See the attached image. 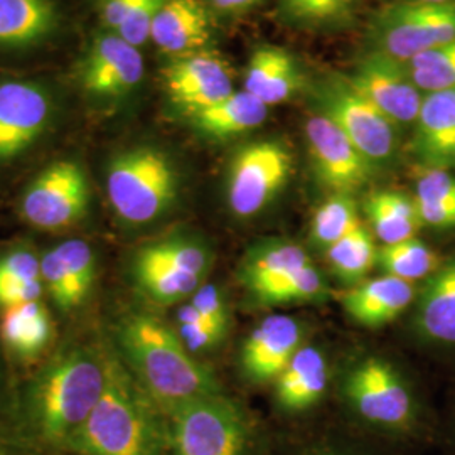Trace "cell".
Returning a JSON list of instances; mask_svg holds the SVG:
<instances>
[{
    "mask_svg": "<svg viewBox=\"0 0 455 455\" xmlns=\"http://www.w3.org/2000/svg\"><path fill=\"white\" fill-rule=\"evenodd\" d=\"M452 41H455V2L405 0L385 9L376 22L378 51L402 63Z\"/></svg>",
    "mask_w": 455,
    "mask_h": 455,
    "instance_id": "14",
    "label": "cell"
},
{
    "mask_svg": "<svg viewBox=\"0 0 455 455\" xmlns=\"http://www.w3.org/2000/svg\"><path fill=\"white\" fill-rule=\"evenodd\" d=\"M344 395L363 422L395 434L411 432L420 420L415 393L388 361L368 358L344 381Z\"/></svg>",
    "mask_w": 455,
    "mask_h": 455,
    "instance_id": "10",
    "label": "cell"
},
{
    "mask_svg": "<svg viewBox=\"0 0 455 455\" xmlns=\"http://www.w3.org/2000/svg\"><path fill=\"white\" fill-rule=\"evenodd\" d=\"M361 225L358 206L351 195H332L312 218L310 235L314 243L329 248Z\"/></svg>",
    "mask_w": 455,
    "mask_h": 455,
    "instance_id": "33",
    "label": "cell"
},
{
    "mask_svg": "<svg viewBox=\"0 0 455 455\" xmlns=\"http://www.w3.org/2000/svg\"><path fill=\"white\" fill-rule=\"evenodd\" d=\"M98 276L95 248L83 238H66L41 253L44 295L61 314L80 309Z\"/></svg>",
    "mask_w": 455,
    "mask_h": 455,
    "instance_id": "18",
    "label": "cell"
},
{
    "mask_svg": "<svg viewBox=\"0 0 455 455\" xmlns=\"http://www.w3.org/2000/svg\"><path fill=\"white\" fill-rule=\"evenodd\" d=\"M314 97L319 114L327 116L374 167L390 163L398 148L396 125L346 76H327L317 84Z\"/></svg>",
    "mask_w": 455,
    "mask_h": 455,
    "instance_id": "12",
    "label": "cell"
},
{
    "mask_svg": "<svg viewBox=\"0 0 455 455\" xmlns=\"http://www.w3.org/2000/svg\"><path fill=\"white\" fill-rule=\"evenodd\" d=\"M167 417L137 383L112 347L107 388L66 455H167Z\"/></svg>",
    "mask_w": 455,
    "mask_h": 455,
    "instance_id": "4",
    "label": "cell"
},
{
    "mask_svg": "<svg viewBox=\"0 0 455 455\" xmlns=\"http://www.w3.org/2000/svg\"><path fill=\"white\" fill-rule=\"evenodd\" d=\"M14 396H16V387L11 381L9 358L0 342V422L9 423V417L14 405Z\"/></svg>",
    "mask_w": 455,
    "mask_h": 455,
    "instance_id": "40",
    "label": "cell"
},
{
    "mask_svg": "<svg viewBox=\"0 0 455 455\" xmlns=\"http://www.w3.org/2000/svg\"><path fill=\"white\" fill-rule=\"evenodd\" d=\"M366 214L374 235L383 244L400 243L415 238L422 228L413 197L396 191H378L366 201Z\"/></svg>",
    "mask_w": 455,
    "mask_h": 455,
    "instance_id": "30",
    "label": "cell"
},
{
    "mask_svg": "<svg viewBox=\"0 0 455 455\" xmlns=\"http://www.w3.org/2000/svg\"><path fill=\"white\" fill-rule=\"evenodd\" d=\"M310 455H359L355 452H347V451H339V449H323V451H315Z\"/></svg>",
    "mask_w": 455,
    "mask_h": 455,
    "instance_id": "43",
    "label": "cell"
},
{
    "mask_svg": "<svg viewBox=\"0 0 455 455\" xmlns=\"http://www.w3.org/2000/svg\"><path fill=\"white\" fill-rule=\"evenodd\" d=\"M78 98L52 73L0 69V174L29 163L61 133Z\"/></svg>",
    "mask_w": 455,
    "mask_h": 455,
    "instance_id": "3",
    "label": "cell"
},
{
    "mask_svg": "<svg viewBox=\"0 0 455 455\" xmlns=\"http://www.w3.org/2000/svg\"><path fill=\"white\" fill-rule=\"evenodd\" d=\"M146 61L140 49L122 36L100 28L84 43L69 83L92 114H114L142 86Z\"/></svg>",
    "mask_w": 455,
    "mask_h": 455,
    "instance_id": "6",
    "label": "cell"
},
{
    "mask_svg": "<svg viewBox=\"0 0 455 455\" xmlns=\"http://www.w3.org/2000/svg\"><path fill=\"white\" fill-rule=\"evenodd\" d=\"M346 78L396 127L415 124L423 93L411 80L405 63L376 49Z\"/></svg>",
    "mask_w": 455,
    "mask_h": 455,
    "instance_id": "17",
    "label": "cell"
},
{
    "mask_svg": "<svg viewBox=\"0 0 455 455\" xmlns=\"http://www.w3.org/2000/svg\"><path fill=\"white\" fill-rule=\"evenodd\" d=\"M178 334L191 355L208 351L225 338V332L206 321L189 302L178 314Z\"/></svg>",
    "mask_w": 455,
    "mask_h": 455,
    "instance_id": "36",
    "label": "cell"
},
{
    "mask_svg": "<svg viewBox=\"0 0 455 455\" xmlns=\"http://www.w3.org/2000/svg\"><path fill=\"white\" fill-rule=\"evenodd\" d=\"M289 16L304 22L339 20L349 11V0H283Z\"/></svg>",
    "mask_w": 455,
    "mask_h": 455,
    "instance_id": "37",
    "label": "cell"
},
{
    "mask_svg": "<svg viewBox=\"0 0 455 455\" xmlns=\"http://www.w3.org/2000/svg\"><path fill=\"white\" fill-rule=\"evenodd\" d=\"M161 82L172 108L186 118L235 92L227 60L210 49L169 58L161 69Z\"/></svg>",
    "mask_w": 455,
    "mask_h": 455,
    "instance_id": "15",
    "label": "cell"
},
{
    "mask_svg": "<svg viewBox=\"0 0 455 455\" xmlns=\"http://www.w3.org/2000/svg\"><path fill=\"white\" fill-rule=\"evenodd\" d=\"M325 253L332 272L346 283H359L371 272L378 259L373 235L363 223L329 246Z\"/></svg>",
    "mask_w": 455,
    "mask_h": 455,
    "instance_id": "32",
    "label": "cell"
},
{
    "mask_svg": "<svg viewBox=\"0 0 455 455\" xmlns=\"http://www.w3.org/2000/svg\"><path fill=\"white\" fill-rule=\"evenodd\" d=\"M54 334L52 315L43 299L0 312V342L9 359L33 363L43 358Z\"/></svg>",
    "mask_w": 455,
    "mask_h": 455,
    "instance_id": "24",
    "label": "cell"
},
{
    "mask_svg": "<svg viewBox=\"0 0 455 455\" xmlns=\"http://www.w3.org/2000/svg\"><path fill=\"white\" fill-rule=\"evenodd\" d=\"M92 206V180L76 157H60L37 171L19 196L20 218L43 231L76 227Z\"/></svg>",
    "mask_w": 455,
    "mask_h": 455,
    "instance_id": "9",
    "label": "cell"
},
{
    "mask_svg": "<svg viewBox=\"0 0 455 455\" xmlns=\"http://www.w3.org/2000/svg\"><path fill=\"white\" fill-rule=\"evenodd\" d=\"M306 139L315 178L332 195L353 196L373 178V164L324 115L307 118Z\"/></svg>",
    "mask_w": 455,
    "mask_h": 455,
    "instance_id": "16",
    "label": "cell"
},
{
    "mask_svg": "<svg viewBox=\"0 0 455 455\" xmlns=\"http://www.w3.org/2000/svg\"><path fill=\"white\" fill-rule=\"evenodd\" d=\"M110 342L71 339L20 387L9 425L36 455H66L97 407L110 374Z\"/></svg>",
    "mask_w": 455,
    "mask_h": 455,
    "instance_id": "1",
    "label": "cell"
},
{
    "mask_svg": "<svg viewBox=\"0 0 455 455\" xmlns=\"http://www.w3.org/2000/svg\"><path fill=\"white\" fill-rule=\"evenodd\" d=\"M41 253L26 242L0 251V312L44 299Z\"/></svg>",
    "mask_w": 455,
    "mask_h": 455,
    "instance_id": "28",
    "label": "cell"
},
{
    "mask_svg": "<svg viewBox=\"0 0 455 455\" xmlns=\"http://www.w3.org/2000/svg\"><path fill=\"white\" fill-rule=\"evenodd\" d=\"M302 75L292 54L276 46L255 49L244 75V90L267 107L283 103L300 90Z\"/></svg>",
    "mask_w": 455,
    "mask_h": 455,
    "instance_id": "26",
    "label": "cell"
},
{
    "mask_svg": "<svg viewBox=\"0 0 455 455\" xmlns=\"http://www.w3.org/2000/svg\"><path fill=\"white\" fill-rule=\"evenodd\" d=\"M212 39V9L204 0H165L150 29V43L169 58L204 51Z\"/></svg>",
    "mask_w": 455,
    "mask_h": 455,
    "instance_id": "21",
    "label": "cell"
},
{
    "mask_svg": "<svg viewBox=\"0 0 455 455\" xmlns=\"http://www.w3.org/2000/svg\"><path fill=\"white\" fill-rule=\"evenodd\" d=\"M422 227L434 229L455 228V199L443 203H415Z\"/></svg>",
    "mask_w": 455,
    "mask_h": 455,
    "instance_id": "39",
    "label": "cell"
},
{
    "mask_svg": "<svg viewBox=\"0 0 455 455\" xmlns=\"http://www.w3.org/2000/svg\"><path fill=\"white\" fill-rule=\"evenodd\" d=\"M405 66L423 95L455 90V41L417 54Z\"/></svg>",
    "mask_w": 455,
    "mask_h": 455,
    "instance_id": "34",
    "label": "cell"
},
{
    "mask_svg": "<svg viewBox=\"0 0 455 455\" xmlns=\"http://www.w3.org/2000/svg\"><path fill=\"white\" fill-rule=\"evenodd\" d=\"M110 344L165 417L197 398L223 393L216 376L188 351L180 334L157 315L129 312Z\"/></svg>",
    "mask_w": 455,
    "mask_h": 455,
    "instance_id": "2",
    "label": "cell"
},
{
    "mask_svg": "<svg viewBox=\"0 0 455 455\" xmlns=\"http://www.w3.org/2000/svg\"><path fill=\"white\" fill-rule=\"evenodd\" d=\"M212 12L220 14H240L251 7H255L261 0H204Z\"/></svg>",
    "mask_w": 455,
    "mask_h": 455,
    "instance_id": "42",
    "label": "cell"
},
{
    "mask_svg": "<svg viewBox=\"0 0 455 455\" xmlns=\"http://www.w3.org/2000/svg\"><path fill=\"white\" fill-rule=\"evenodd\" d=\"M103 193L125 227H148L174 210L182 189L176 159L157 144L139 142L114 150L101 171Z\"/></svg>",
    "mask_w": 455,
    "mask_h": 455,
    "instance_id": "5",
    "label": "cell"
},
{
    "mask_svg": "<svg viewBox=\"0 0 455 455\" xmlns=\"http://www.w3.org/2000/svg\"><path fill=\"white\" fill-rule=\"evenodd\" d=\"M411 329L428 346L455 349V251L417 291Z\"/></svg>",
    "mask_w": 455,
    "mask_h": 455,
    "instance_id": "20",
    "label": "cell"
},
{
    "mask_svg": "<svg viewBox=\"0 0 455 455\" xmlns=\"http://www.w3.org/2000/svg\"><path fill=\"white\" fill-rule=\"evenodd\" d=\"M312 263L302 246L292 242H268L259 244L244 259L243 283L257 295L268 285L291 275Z\"/></svg>",
    "mask_w": 455,
    "mask_h": 455,
    "instance_id": "29",
    "label": "cell"
},
{
    "mask_svg": "<svg viewBox=\"0 0 455 455\" xmlns=\"http://www.w3.org/2000/svg\"><path fill=\"white\" fill-rule=\"evenodd\" d=\"M291 150L276 140H259L242 147L227 174V201L238 218L265 210L285 188L292 174Z\"/></svg>",
    "mask_w": 455,
    "mask_h": 455,
    "instance_id": "13",
    "label": "cell"
},
{
    "mask_svg": "<svg viewBox=\"0 0 455 455\" xmlns=\"http://www.w3.org/2000/svg\"><path fill=\"white\" fill-rule=\"evenodd\" d=\"M411 150L423 167L455 165V90L423 95Z\"/></svg>",
    "mask_w": 455,
    "mask_h": 455,
    "instance_id": "22",
    "label": "cell"
},
{
    "mask_svg": "<svg viewBox=\"0 0 455 455\" xmlns=\"http://www.w3.org/2000/svg\"><path fill=\"white\" fill-rule=\"evenodd\" d=\"M440 261L439 253L417 236L400 243L383 244L376 259L385 275L396 276L411 283L423 282L432 275Z\"/></svg>",
    "mask_w": 455,
    "mask_h": 455,
    "instance_id": "31",
    "label": "cell"
},
{
    "mask_svg": "<svg viewBox=\"0 0 455 455\" xmlns=\"http://www.w3.org/2000/svg\"><path fill=\"white\" fill-rule=\"evenodd\" d=\"M206 321L227 332L228 309L225 297L214 283H203L188 300Z\"/></svg>",
    "mask_w": 455,
    "mask_h": 455,
    "instance_id": "38",
    "label": "cell"
},
{
    "mask_svg": "<svg viewBox=\"0 0 455 455\" xmlns=\"http://www.w3.org/2000/svg\"><path fill=\"white\" fill-rule=\"evenodd\" d=\"M167 455H248L250 422L223 393L197 398L167 417Z\"/></svg>",
    "mask_w": 455,
    "mask_h": 455,
    "instance_id": "8",
    "label": "cell"
},
{
    "mask_svg": "<svg viewBox=\"0 0 455 455\" xmlns=\"http://www.w3.org/2000/svg\"><path fill=\"white\" fill-rule=\"evenodd\" d=\"M73 33L65 0H0V65L37 61Z\"/></svg>",
    "mask_w": 455,
    "mask_h": 455,
    "instance_id": "11",
    "label": "cell"
},
{
    "mask_svg": "<svg viewBox=\"0 0 455 455\" xmlns=\"http://www.w3.org/2000/svg\"><path fill=\"white\" fill-rule=\"evenodd\" d=\"M324 280L314 263L268 285L255 299L267 306L312 302L324 295Z\"/></svg>",
    "mask_w": 455,
    "mask_h": 455,
    "instance_id": "35",
    "label": "cell"
},
{
    "mask_svg": "<svg viewBox=\"0 0 455 455\" xmlns=\"http://www.w3.org/2000/svg\"><path fill=\"white\" fill-rule=\"evenodd\" d=\"M417 299V287L396 276L381 275L359 282L342 295L347 315L364 327H381L398 319Z\"/></svg>",
    "mask_w": 455,
    "mask_h": 455,
    "instance_id": "23",
    "label": "cell"
},
{
    "mask_svg": "<svg viewBox=\"0 0 455 455\" xmlns=\"http://www.w3.org/2000/svg\"><path fill=\"white\" fill-rule=\"evenodd\" d=\"M212 263L208 244L188 231H176L142 244L132 257L131 274L148 300L174 306L189 300L204 283Z\"/></svg>",
    "mask_w": 455,
    "mask_h": 455,
    "instance_id": "7",
    "label": "cell"
},
{
    "mask_svg": "<svg viewBox=\"0 0 455 455\" xmlns=\"http://www.w3.org/2000/svg\"><path fill=\"white\" fill-rule=\"evenodd\" d=\"M304 325L289 315H270L257 325L242 347V368L255 383H270L304 346Z\"/></svg>",
    "mask_w": 455,
    "mask_h": 455,
    "instance_id": "19",
    "label": "cell"
},
{
    "mask_svg": "<svg viewBox=\"0 0 455 455\" xmlns=\"http://www.w3.org/2000/svg\"><path fill=\"white\" fill-rule=\"evenodd\" d=\"M0 455H36L33 451L19 439L12 427L0 422Z\"/></svg>",
    "mask_w": 455,
    "mask_h": 455,
    "instance_id": "41",
    "label": "cell"
},
{
    "mask_svg": "<svg viewBox=\"0 0 455 455\" xmlns=\"http://www.w3.org/2000/svg\"><path fill=\"white\" fill-rule=\"evenodd\" d=\"M327 383L329 366L324 353L315 346H302L276 378V403L291 413L306 411L321 402Z\"/></svg>",
    "mask_w": 455,
    "mask_h": 455,
    "instance_id": "25",
    "label": "cell"
},
{
    "mask_svg": "<svg viewBox=\"0 0 455 455\" xmlns=\"http://www.w3.org/2000/svg\"><path fill=\"white\" fill-rule=\"evenodd\" d=\"M268 107L246 90L233 92L220 103L189 116V124L199 135L212 140H227L260 127Z\"/></svg>",
    "mask_w": 455,
    "mask_h": 455,
    "instance_id": "27",
    "label": "cell"
}]
</instances>
